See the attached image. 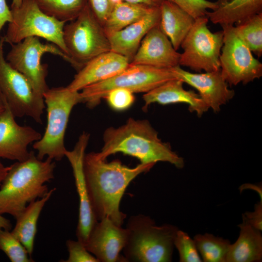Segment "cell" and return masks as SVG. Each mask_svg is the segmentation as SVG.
<instances>
[{
	"label": "cell",
	"instance_id": "cell-1",
	"mask_svg": "<svg viewBox=\"0 0 262 262\" xmlns=\"http://www.w3.org/2000/svg\"><path fill=\"white\" fill-rule=\"evenodd\" d=\"M154 165L140 163L129 167L118 160L107 162L96 152L84 155L83 171L88 196L98 221L108 218L121 226L126 215L120 210V203L130 183Z\"/></svg>",
	"mask_w": 262,
	"mask_h": 262
},
{
	"label": "cell",
	"instance_id": "cell-2",
	"mask_svg": "<svg viewBox=\"0 0 262 262\" xmlns=\"http://www.w3.org/2000/svg\"><path fill=\"white\" fill-rule=\"evenodd\" d=\"M104 145L96 153L101 159L121 152L136 158L140 163L155 165L158 162H168L178 168L184 165L183 158L172 150L170 145L163 142L157 131L147 120L129 118L118 127H110L103 134Z\"/></svg>",
	"mask_w": 262,
	"mask_h": 262
},
{
	"label": "cell",
	"instance_id": "cell-3",
	"mask_svg": "<svg viewBox=\"0 0 262 262\" xmlns=\"http://www.w3.org/2000/svg\"><path fill=\"white\" fill-rule=\"evenodd\" d=\"M9 166L0 186V214H9L16 219L29 203L48 194L45 183L54 178L56 164L49 158L39 159L31 151L27 159Z\"/></svg>",
	"mask_w": 262,
	"mask_h": 262
},
{
	"label": "cell",
	"instance_id": "cell-4",
	"mask_svg": "<svg viewBox=\"0 0 262 262\" xmlns=\"http://www.w3.org/2000/svg\"><path fill=\"white\" fill-rule=\"evenodd\" d=\"M126 229L128 236L123 249L126 262L172 261L176 226H157L150 217L138 214L129 218Z\"/></svg>",
	"mask_w": 262,
	"mask_h": 262
},
{
	"label": "cell",
	"instance_id": "cell-5",
	"mask_svg": "<svg viewBox=\"0 0 262 262\" xmlns=\"http://www.w3.org/2000/svg\"><path fill=\"white\" fill-rule=\"evenodd\" d=\"M47 111V124L41 139L34 143L36 157L43 160L45 156L61 161L67 150L65 135L69 117L73 107L82 103L80 92L72 91L67 87L49 88L43 94Z\"/></svg>",
	"mask_w": 262,
	"mask_h": 262
},
{
	"label": "cell",
	"instance_id": "cell-6",
	"mask_svg": "<svg viewBox=\"0 0 262 262\" xmlns=\"http://www.w3.org/2000/svg\"><path fill=\"white\" fill-rule=\"evenodd\" d=\"M63 38L78 71L93 58L111 50L103 25L88 3L75 19L65 24Z\"/></svg>",
	"mask_w": 262,
	"mask_h": 262
},
{
	"label": "cell",
	"instance_id": "cell-7",
	"mask_svg": "<svg viewBox=\"0 0 262 262\" xmlns=\"http://www.w3.org/2000/svg\"><path fill=\"white\" fill-rule=\"evenodd\" d=\"M176 78L171 68L130 64L115 76L83 88L80 92L82 103L89 108H93L113 89L124 88L133 93H146Z\"/></svg>",
	"mask_w": 262,
	"mask_h": 262
},
{
	"label": "cell",
	"instance_id": "cell-8",
	"mask_svg": "<svg viewBox=\"0 0 262 262\" xmlns=\"http://www.w3.org/2000/svg\"><path fill=\"white\" fill-rule=\"evenodd\" d=\"M11 12L12 20L4 36L5 42L12 45L29 37H41L58 46L69 56L63 38L66 22L44 13L34 0H23L19 7L11 9Z\"/></svg>",
	"mask_w": 262,
	"mask_h": 262
},
{
	"label": "cell",
	"instance_id": "cell-9",
	"mask_svg": "<svg viewBox=\"0 0 262 262\" xmlns=\"http://www.w3.org/2000/svg\"><path fill=\"white\" fill-rule=\"evenodd\" d=\"M208 21L207 16L195 19L180 45L183 51L180 53V66L198 73L220 69L219 57L223 44V32H212L207 26Z\"/></svg>",
	"mask_w": 262,
	"mask_h": 262
},
{
	"label": "cell",
	"instance_id": "cell-10",
	"mask_svg": "<svg viewBox=\"0 0 262 262\" xmlns=\"http://www.w3.org/2000/svg\"><path fill=\"white\" fill-rule=\"evenodd\" d=\"M11 45L6 60L28 80L35 93L42 97L49 88L46 82L48 66L41 63L43 54L50 53L58 55L73 64L70 57L58 46L52 43H42L37 37H29Z\"/></svg>",
	"mask_w": 262,
	"mask_h": 262
},
{
	"label": "cell",
	"instance_id": "cell-11",
	"mask_svg": "<svg viewBox=\"0 0 262 262\" xmlns=\"http://www.w3.org/2000/svg\"><path fill=\"white\" fill-rule=\"evenodd\" d=\"M4 43V36H0V93L15 117L28 116L42 124L46 107L44 98L35 93L28 80L7 62Z\"/></svg>",
	"mask_w": 262,
	"mask_h": 262
},
{
	"label": "cell",
	"instance_id": "cell-12",
	"mask_svg": "<svg viewBox=\"0 0 262 262\" xmlns=\"http://www.w3.org/2000/svg\"><path fill=\"white\" fill-rule=\"evenodd\" d=\"M223 44L219 57L220 72L230 85L246 84L262 76V64L238 35L235 26H221Z\"/></svg>",
	"mask_w": 262,
	"mask_h": 262
},
{
	"label": "cell",
	"instance_id": "cell-13",
	"mask_svg": "<svg viewBox=\"0 0 262 262\" xmlns=\"http://www.w3.org/2000/svg\"><path fill=\"white\" fill-rule=\"evenodd\" d=\"M89 134L83 132L80 136L73 149L66 150L65 156L69 161L73 170L75 185L79 198L78 223L76 229L78 240L84 245L89 233L97 223L90 202L83 171L85 150L89 140Z\"/></svg>",
	"mask_w": 262,
	"mask_h": 262
},
{
	"label": "cell",
	"instance_id": "cell-14",
	"mask_svg": "<svg viewBox=\"0 0 262 262\" xmlns=\"http://www.w3.org/2000/svg\"><path fill=\"white\" fill-rule=\"evenodd\" d=\"M0 96L5 105L0 116V158L24 161L30 155L29 145L40 140L42 135L31 127L18 124L0 93Z\"/></svg>",
	"mask_w": 262,
	"mask_h": 262
},
{
	"label": "cell",
	"instance_id": "cell-15",
	"mask_svg": "<svg viewBox=\"0 0 262 262\" xmlns=\"http://www.w3.org/2000/svg\"><path fill=\"white\" fill-rule=\"evenodd\" d=\"M171 69L177 79L196 89L202 100L214 113L219 112L221 106L234 96V91L229 88L220 70L191 73L183 69L179 65Z\"/></svg>",
	"mask_w": 262,
	"mask_h": 262
},
{
	"label": "cell",
	"instance_id": "cell-16",
	"mask_svg": "<svg viewBox=\"0 0 262 262\" xmlns=\"http://www.w3.org/2000/svg\"><path fill=\"white\" fill-rule=\"evenodd\" d=\"M128 230L108 218L98 221L84 246L99 262H126L120 256L127 239Z\"/></svg>",
	"mask_w": 262,
	"mask_h": 262
},
{
	"label": "cell",
	"instance_id": "cell-17",
	"mask_svg": "<svg viewBox=\"0 0 262 262\" xmlns=\"http://www.w3.org/2000/svg\"><path fill=\"white\" fill-rule=\"evenodd\" d=\"M180 56L159 24L144 36L130 64L171 68L179 65Z\"/></svg>",
	"mask_w": 262,
	"mask_h": 262
},
{
	"label": "cell",
	"instance_id": "cell-18",
	"mask_svg": "<svg viewBox=\"0 0 262 262\" xmlns=\"http://www.w3.org/2000/svg\"><path fill=\"white\" fill-rule=\"evenodd\" d=\"M130 64L126 57L113 51L102 53L91 59L79 70L66 87L72 91L79 92L89 85L115 76Z\"/></svg>",
	"mask_w": 262,
	"mask_h": 262
},
{
	"label": "cell",
	"instance_id": "cell-19",
	"mask_svg": "<svg viewBox=\"0 0 262 262\" xmlns=\"http://www.w3.org/2000/svg\"><path fill=\"white\" fill-rule=\"evenodd\" d=\"M160 7H153L147 14L124 29L107 35L111 51L132 60L141 42L147 32L160 23Z\"/></svg>",
	"mask_w": 262,
	"mask_h": 262
},
{
	"label": "cell",
	"instance_id": "cell-20",
	"mask_svg": "<svg viewBox=\"0 0 262 262\" xmlns=\"http://www.w3.org/2000/svg\"><path fill=\"white\" fill-rule=\"evenodd\" d=\"M183 84L181 80L176 78L145 93L143 97L145 102L143 109L147 110L148 105L153 103L162 105L184 103L188 105L190 112H195L198 117H201L209 108L198 94L193 90H185Z\"/></svg>",
	"mask_w": 262,
	"mask_h": 262
},
{
	"label": "cell",
	"instance_id": "cell-21",
	"mask_svg": "<svg viewBox=\"0 0 262 262\" xmlns=\"http://www.w3.org/2000/svg\"><path fill=\"white\" fill-rule=\"evenodd\" d=\"M160 8V27L177 50L192 27L195 18L172 1L164 0Z\"/></svg>",
	"mask_w": 262,
	"mask_h": 262
},
{
	"label": "cell",
	"instance_id": "cell-22",
	"mask_svg": "<svg viewBox=\"0 0 262 262\" xmlns=\"http://www.w3.org/2000/svg\"><path fill=\"white\" fill-rule=\"evenodd\" d=\"M215 10L206 16L213 24L234 25L262 13V0H218Z\"/></svg>",
	"mask_w": 262,
	"mask_h": 262
},
{
	"label": "cell",
	"instance_id": "cell-23",
	"mask_svg": "<svg viewBox=\"0 0 262 262\" xmlns=\"http://www.w3.org/2000/svg\"><path fill=\"white\" fill-rule=\"evenodd\" d=\"M240 233L236 241L231 244L226 262H255L262 259L261 231L245 221L238 226Z\"/></svg>",
	"mask_w": 262,
	"mask_h": 262
},
{
	"label": "cell",
	"instance_id": "cell-24",
	"mask_svg": "<svg viewBox=\"0 0 262 262\" xmlns=\"http://www.w3.org/2000/svg\"><path fill=\"white\" fill-rule=\"evenodd\" d=\"M55 190L54 188L49 190L43 197L29 203L16 218V224L11 232L25 247L30 257L33 251L39 215L45 204Z\"/></svg>",
	"mask_w": 262,
	"mask_h": 262
},
{
	"label": "cell",
	"instance_id": "cell-25",
	"mask_svg": "<svg viewBox=\"0 0 262 262\" xmlns=\"http://www.w3.org/2000/svg\"><path fill=\"white\" fill-rule=\"evenodd\" d=\"M153 8L122 1L114 7L104 22L103 27L105 33L108 35L124 29L141 19Z\"/></svg>",
	"mask_w": 262,
	"mask_h": 262
},
{
	"label": "cell",
	"instance_id": "cell-26",
	"mask_svg": "<svg viewBox=\"0 0 262 262\" xmlns=\"http://www.w3.org/2000/svg\"><path fill=\"white\" fill-rule=\"evenodd\" d=\"M202 262H226L231 243L228 239L205 233L193 238Z\"/></svg>",
	"mask_w": 262,
	"mask_h": 262
},
{
	"label": "cell",
	"instance_id": "cell-27",
	"mask_svg": "<svg viewBox=\"0 0 262 262\" xmlns=\"http://www.w3.org/2000/svg\"><path fill=\"white\" fill-rule=\"evenodd\" d=\"M47 15L60 21L75 19L88 3L87 0H34Z\"/></svg>",
	"mask_w": 262,
	"mask_h": 262
},
{
	"label": "cell",
	"instance_id": "cell-28",
	"mask_svg": "<svg viewBox=\"0 0 262 262\" xmlns=\"http://www.w3.org/2000/svg\"><path fill=\"white\" fill-rule=\"evenodd\" d=\"M242 40L252 53L262 55V13L256 14L235 26Z\"/></svg>",
	"mask_w": 262,
	"mask_h": 262
},
{
	"label": "cell",
	"instance_id": "cell-29",
	"mask_svg": "<svg viewBox=\"0 0 262 262\" xmlns=\"http://www.w3.org/2000/svg\"><path fill=\"white\" fill-rule=\"evenodd\" d=\"M0 250L12 262H33L25 247L9 230L0 229Z\"/></svg>",
	"mask_w": 262,
	"mask_h": 262
},
{
	"label": "cell",
	"instance_id": "cell-30",
	"mask_svg": "<svg viewBox=\"0 0 262 262\" xmlns=\"http://www.w3.org/2000/svg\"><path fill=\"white\" fill-rule=\"evenodd\" d=\"M174 246L179 254L180 262H201L193 239L187 233L178 229L174 240Z\"/></svg>",
	"mask_w": 262,
	"mask_h": 262
},
{
	"label": "cell",
	"instance_id": "cell-31",
	"mask_svg": "<svg viewBox=\"0 0 262 262\" xmlns=\"http://www.w3.org/2000/svg\"><path fill=\"white\" fill-rule=\"evenodd\" d=\"M174 2L195 19L206 16L208 9L213 11L219 5L218 0L213 2L207 0H174Z\"/></svg>",
	"mask_w": 262,
	"mask_h": 262
},
{
	"label": "cell",
	"instance_id": "cell-32",
	"mask_svg": "<svg viewBox=\"0 0 262 262\" xmlns=\"http://www.w3.org/2000/svg\"><path fill=\"white\" fill-rule=\"evenodd\" d=\"M104 98L111 108L117 111L128 109L135 101L133 93L124 88H115L111 90Z\"/></svg>",
	"mask_w": 262,
	"mask_h": 262
},
{
	"label": "cell",
	"instance_id": "cell-33",
	"mask_svg": "<svg viewBox=\"0 0 262 262\" xmlns=\"http://www.w3.org/2000/svg\"><path fill=\"white\" fill-rule=\"evenodd\" d=\"M66 246L69 253L68 259L65 262H99L87 250L84 245L79 240H68Z\"/></svg>",
	"mask_w": 262,
	"mask_h": 262
},
{
	"label": "cell",
	"instance_id": "cell-34",
	"mask_svg": "<svg viewBox=\"0 0 262 262\" xmlns=\"http://www.w3.org/2000/svg\"><path fill=\"white\" fill-rule=\"evenodd\" d=\"M94 14L103 25L114 7L122 0H87Z\"/></svg>",
	"mask_w": 262,
	"mask_h": 262
},
{
	"label": "cell",
	"instance_id": "cell-35",
	"mask_svg": "<svg viewBox=\"0 0 262 262\" xmlns=\"http://www.w3.org/2000/svg\"><path fill=\"white\" fill-rule=\"evenodd\" d=\"M243 220L255 229L262 230V200L257 203L253 212H246L242 214Z\"/></svg>",
	"mask_w": 262,
	"mask_h": 262
},
{
	"label": "cell",
	"instance_id": "cell-36",
	"mask_svg": "<svg viewBox=\"0 0 262 262\" xmlns=\"http://www.w3.org/2000/svg\"><path fill=\"white\" fill-rule=\"evenodd\" d=\"M12 16L11 10L6 2V0H0V33L7 22L12 21Z\"/></svg>",
	"mask_w": 262,
	"mask_h": 262
},
{
	"label": "cell",
	"instance_id": "cell-37",
	"mask_svg": "<svg viewBox=\"0 0 262 262\" xmlns=\"http://www.w3.org/2000/svg\"><path fill=\"white\" fill-rule=\"evenodd\" d=\"M164 0H122V1L136 4H142L152 7H160Z\"/></svg>",
	"mask_w": 262,
	"mask_h": 262
},
{
	"label": "cell",
	"instance_id": "cell-38",
	"mask_svg": "<svg viewBox=\"0 0 262 262\" xmlns=\"http://www.w3.org/2000/svg\"><path fill=\"white\" fill-rule=\"evenodd\" d=\"M250 188L251 189L256 191L257 193L259 195L261 200H262V185H256L252 184L246 183L244 184L240 187V190L241 192L245 189Z\"/></svg>",
	"mask_w": 262,
	"mask_h": 262
},
{
	"label": "cell",
	"instance_id": "cell-39",
	"mask_svg": "<svg viewBox=\"0 0 262 262\" xmlns=\"http://www.w3.org/2000/svg\"><path fill=\"white\" fill-rule=\"evenodd\" d=\"M12 225L10 221L0 214V229L10 230Z\"/></svg>",
	"mask_w": 262,
	"mask_h": 262
},
{
	"label": "cell",
	"instance_id": "cell-40",
	"mask_svg": "<svg viewBox=\"0 0 262 262\" xmlns=\"http://www.w3.org/2000/svg\"><path fill=\"white\" fill-rule=\"evenodd\" d=\"M10 166H5L0 161V186L9 169Z\"/></svg>",
	"mask_w": 262,
	"mask_h": 262
},
{
	"label": "cell",
	"instance_id": "cell-41",
	"mask_svg": "<svg viewBox=\"0 0 262 262\" xmlns=\"http://www.w3.org/2000/svg\"><path fill=\"white\" fill-rule=\"evenodd\" d=\"M23 0H12L11 9L19 7L22 4Z\"/></svg>",
	"mask_w": 262,
	"mask_h": 262
},
{
	"label": "cell",
	"instance_id": "cell-42",
	"mask_svg": "<svg viewBox=\"0 0 262 262\" xmlns=\"http://www.w3.org/2000/svg\"><path fill=\"white\" fill-rule=\"evenodd\" d=\"M4 109H5V105L1 97L0 96V116L4 111Z\"/></svg>",
	"mask_w": 262,
	"mask_h": 262
},
{
	"label": "cell",
	"instance_id": "cell-43",
	"mask_svg": "<svg viewBox=\"0 0 262 262\" xmlns=\"http://www.w3.org/2000/svg\"><path fill=\"white\" fill-rule=\"evenodd\" d=\"M169 0V1H170L174 2V0Z\"/></svg>",
	"mask_w": 262,
	"mask_h": 262
}]
</instances>
